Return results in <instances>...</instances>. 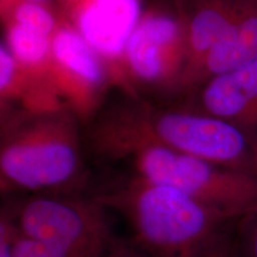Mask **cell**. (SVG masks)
I'll use <instances>...</instances> for the list:
<instances>
[{"mask_svg":"<svg viewBox=\"0 0 257 257\" xmlns=\"http://www.w3.org/2000/svg\"><path fill=\"white\" fill-rule=\"evenodd\" d=\"M150 140L176 152L257 176V142L236 124L213 115L165 113Z\"/></svg>","mask_w":257,"mask_h":257,"instance_id":"5b68a950","label":"cell"},{"mask_svg":"<svg viewBox=\"0 0 257 257\" xmlns=\"http://www.w3.org/2000/svg\"><path fill=\"white\" fill-rule=\"evenodd\" d=\"M133 154L137 176L184 192L233 220L257 211V176L176 152L148 137L115 148Z\"/></svg>","mask_w":257,"mask_h":257,"instance_id":"7a4b0ae2","label":"cell"},{"mask_svg":"<svg viewBox=\"0 0 257 257\" xmlns=\"http://www.w3.org/2000/svg\"><path fill=\"white\" fill-rule=\"evenodd\" d=\"M3 191L64 193L82 181L79 148L68 133H24L6 141L0 154Z\"/></svg>","mask_w":257,"mask_h":257,"instance_id":"277c9868","label":"cell"},{"mask_svg":"<svg viewBox=\"0 0 257 257\" xmlns=\"http://www.w3.org/2000/svg\"><path fill=\"white\" fill-rule=\"evenodd\" d=\"M18 61L4 44L0 47V89L3 93L15 85L17 78Z\"/></svg>","mask_w":257,"mask_h":257,"instance_id":"2e32d148","label":"cell"},{"mask_svg":"<svg viewBox=\"0 0 257 257\" xmlns=\"http://www.w3.org/2000/svg\"><path fill=\"white\" fill-rule=\"evenodd\" d=\"M243 0H202L188 24V47L199 63L238 22Z\"/></svg>","mask_w":257,"mask_h":257,"instance_id":"30bf717a","label":"cell"},{"mask_svg":"<svg viewBox=\"0 0 257 257\" xmlns=\"http://www.w3.org/2000/svg\"><path fill=\"white\" fill-rule=\"evenodd\" d=\"M6 47L19 63L30 67L44 63L51 53L49 37L17 23L10 25Z\"/></svg>","mask_w":257,"mask_h":257,"instance_id":"7c38bea8","label":"cell"},{"mask_svg":"<svg viewBox=\"0 0 257 257\" xmlns=\"http://www.w3.org/2000/svg\"><path fill=\"white\" fill-rule=\"evenodd\" d=\"M181 34V25L169 16L150 15L141 19L125 48L133 72L144 81L166 76L176 59Z\"/></svg>","mask_w":257,"mask_h":257,"instance_id":"52a82bcc","label":"cell"},{"mask_svg":"<svg viewBox=\"0 0 257 257\" xmlns=\"http://www.w3.org/2000/svg\"><path fill=\"white\" fill-rule=\"evenodd\" d=\"M15 224L8 208L2 211L0 218V257H14Z\"/></svg>","mask_w":257,"mask_h":257,"instance_id":"e0dca14e","label":"cell"},{"mask_svg":"<svg viewBox=\"0 0 257 257\" xmlns=\"http://www.w3.org/2000/svg\"><path fill=\"white\" fill-rule=\"evenodd\" d=\"M51 57L57 68L88 87L104 81V69L95 50L79 31L61 28L51 38Z\"/></svg>","mask_w":257,"mask_h":257,"instance_id":"8fae6325","label":"cell"},{"mask_svg":"<svg viewBox=\"0 0 257 257\" xmlns=\"http://www.w3.org/2000/svg\"><path fill=\"white\" fill-rule=\"evenodd\" d=\"M12 18L14 23L40 32L44 36L49 37L55 31V18L40 3L29 0L19 3L15 6Z\"/></svg>","mask_w":257,"mask_h":257,"instance_id":"4fadbf2b","label":"cell"},{"mask_svg":"<svg viewBox=\"0 0 257 257\" xmlns=\"http://www.w3.org/2000/svg\"><path fill=\"white\" fill-rule=\"evenodd\" d=\"M29 2H35V3H41V2H43V0H29Z\"/></svg>","mask_w":257,"mask_h":257,"instance_id":"ffe728a7","label":"cell"},{"mask_svg":"<svg viewBox=\"0 0 257 257\" xmlns=\"http://www.w3.org/2000/svg\"><path fill=\"white\" fill-rule=\"evenodd\" d=\"M94 199L123 214L131 239L150 257H224L234 250L238 220L170 186L136 176Z\"/></svg>","mask_w":257,"mask_h":257,"instance_id":"6da1fadb","label":"cell"},{"mask_svg":"<svg viewBox=\"0 0 257 257\" xmlns=\"http://www.w3.org/2000/svg\"><path fill=\"white\" fill-rule=\"evenodd\" d=\"M8 211L19 233L74 255L104 257L114 239L107 208L94 198L40 195Z\"/></svg>","mask_w":257,"mask_h":257,"instance_id":"3957f363","label":"cell"},{"mask_svg":"<svg viewBox=\"0 0 257 257\" xmlns=\"http://www.w3.org/2000/svg\"><path fill=\"white\" fill-rule=\"evenodd\" d=\"M14 221V220H12ZM14 257H82L74 253L63 251L54 246L29 238L19 233L15 226L14 238Z\"/></svg>","mask_w":257,"mask_h":257,"instance_id":"9a60e30c","label":"cell"},{"mask_svg":"<svg viewBox=\"0 0 257 257\" xmlns=\"http://www.w3.org/2000/svg\"><path fill=\"white\" fill-rule=\"evenodd\" d=\"M224 257H238V255H237V251H236V248H234L233 251H231L229 255H226V256H224Z\"/></svg>","mask_w":257,"mask_h":257,"instance_id":"d6986e66","label":"cell"},{"mask_svg":"<svg viewBox=\"0 0 257 257\" xmlns=\"http://www.w3.org/2000/svg\"><path fill=\"white\" fill-rule=\"evenodd\" d=\"M208 113L220 119H257V60L231 72L213 76L202 92Z\"/></svg>","mask_w":257,"mask_h":257,"instance_id":"ba28073f","label":"cell"},{"mask_svg":"<svg viewBox=\"0 0 257 257\" xmlns=\"http://www.w3.org/2000/svg\"><path fill=\"white\" fill-rule=\"evenodd\" d=\"M104 257H150L144 250L134 242V239L117 238L112 240L110 248Z\"/></svg>","mask_w":257,"mask_h":257,"instance_id":"ac0fdd59","label":"cell"},{"mask_svg":"<svg viewBox=\"0 0 257 257\" xmlns=\"http://www.w3.org/2000/svg\"><path fill=\"white\" fill-rule=\"evenodd\" d=\"M83 2H86V0H81V3H83Z\"/></svg>","mask_w":257,"mask_h":257,"instance_id":"44dd1931","label":"cell"},{"mask_svg":"<svg viewBox=\"0 0 257 257\" xmlns=\"http://www.w3.org/2000/svg\"><path fill=\"white\" fill-rule=\"evenodd\" d=\"M257 60V0H243L238 22L201 61L211 78Z\"/></svg>","mask_w":257,"mask_h":257,"instance_id":"9c48e42d","label":"cell"},{"mask_svg":"<svg viewBox=\"0 0 257 257\" xmlns=\"http://www.w3.org/2000/svg\"><path fill=\"white\" fill-rule=\"evenodd\" d=\"M140 0H86L79 12V32L96 54L119 56L140 23Z\"/></svg>","mask_w":257,"mask_h":257,"instance_id":"8992f818","label":"cell"},{"mask_svg":"<svg viewBox=\"0 0 257 257\" xmlns=\"http://www.w3.org/2000/svg\"><path fill=\"white\" fill-rule=\"evenodd\" d=\"M234 248L238 257H257V211L242 217L236 223Z\"/></svg>","mask_w":257,"mask_h":257,"instance_id":"5bb4252c","label":"cell"}]
</instances>
